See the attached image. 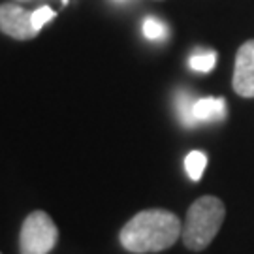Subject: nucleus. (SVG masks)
Masks as SVG:
<instances>
[{
	"instance_id": "20e7f679",
	"label": "nucleus",
	"mask_w": 254,
	"mask_h": 254,
	"mask_svg": "<svg viewBox=\"0 0 254 254\" xmlns=\"http://www.w3.org/2000/svg\"><path fill=\"white\" fill-rule=\"evenodd\" d=\"M0 32L15 40H32L38 34L32 27V11L15 4H0Z\"/></svg>"
},
{
	"instance_id": "6e6552de",
	"label": "nucleus",
	"mask_w": 254,
	"mask_h": 254,
	"mask_svg": "<svg viewBox=\"0 0 254 254\" xmlns=\"http://www.w3.org/2000/svg\"><path fill=\"white\" fill-rule=\"evenodd\" d=\"M205 166H207V154L201 153V151H192L185 158V170L192 181H200Z\"/></svg>"
},
{
	"instance_id": "9b49d317",
	"label": "nucleus",
	"mask_w": 254,
	"mask_h": 254,
	"mask_svg": "<svg viewBox=\"0 0 254 254\" xmlns=\"http://www.w3.org/2000/svg\"><path fill=\"white\" fill-rule=\"evenodd\" d=\"M55 17V11L49 6H40L36 11H32V27L36 28L38 32L46 27L47 21H51Z\"/></svg>"
},
{
	"instance_id": "f257e3e1",
	"label": "nucleus",
	"mask_w": 254,
	"mask_h": 254,
	"mask_svg": "<svg viewBox=\"0 0 254 254\" xmlns=\"http://www.w3.org/2000/svg\"><path fill=\"white\" fill-rule=\"evenodd\" d=\"M181 218L166 209H145L123 226L119 241L132 254L162 253L181 237Z\"/></svg>"
},
{
	"instance_id": "7ed1b4c3",
	"label": "nucleus",
	"mask_w": 254,
	"mask_h": 254,
	"mask_svg": "<svg viewBox=\"0 0 254 254\" xmlns=\"http://www.w3.org/2000/svg\"><path fill=\"white\" fill-rule=\"evenodd\" d=\"M59 243V228L46 211H32L21 226V254H49Z\"/></svg>"
},
{
	"instance_id": "0eeeda50",
	"label": "nucleus",
	"mask_w": 254,
	"mask_h": 254,
	"mask_svg": "<svg viewBox=\"0 0 254 254\" xmlns=\"http://www.w3.org/2000/svg\"><path fill=\"white\" fill-rule=\"evenodd\" d=\"M194 94L190 91H177L175 94V109H177V119L181 121L183 127L187 128H192L198 125V121L194 119Z\"/></svg>"
},
{
	"instance_id": "9d476101",
	"label": "nucleus",
	"mask_w": 254,
	"mask_h": 254,
	"mask_svg": "<svg viewBox=\"0 0 254 254\" xmlns=\"http://www.w3.org/2000/svg\"><path fill=\"white\" fill-rule=\"evenodd\" d=\"M143 34H145L147 40H164L166 34H168V28L164 25L162 21H158V19L154 17H145L143 19Z\"/></svg>"
},
{
	"instance_id": "39448f33",
	"label": "nucleus",
	"mask_w": 254,
	"mask_h": 254,
	"mask_svg": "<svg viewBox=\"0 0 254 254\" xmlns=\"http://www.w3.org/2000/svg\"><path fill=\"white\" fill-rule=\"evenodd\" d=\"M232 87L241 98H254V40L237 49Z\"/></svg>"
},
{
	"instance_id": "f03ea898",
	"label": "nucleus",
	"mask_w": 254,
	"mask_h": 254,
	"mask_svg": "<svg viewBox=\"0 0 254 254\" xmlns=\"http://www.w3.org/2000/svg\"><path fill=\"white\" fill-rule=\"evenodd\" d=\"M224 217H226V207L222 200H218L215 196L198 198L189 207L185 217L181 232L185 247L194 253L207 249L211 241L217 237L218 230L222 228Z\"/></svg>"
},
{
	"instance_id": "f8f14e48",
	"label": "nucleus",
	"mask_w": 254,
	"mask_h": 254,
	"mask_svg": "<svg viewBox=\"0 0 254 254\" xmlns=\"http://www.w3.org/2000/svg\"><path fill=\"white\" fill-rule=\"evenodd\" d=\"M0 254H2V253H0Z\"/></svg>"
},
{
	"instance_id": "423d86ee",
	"label": "nucleus",
	"mask_w": 254,
	"mask_h": 254,
	"mask_svg": "<svg viewBox=\"0 0 254 254\" xmlns=\"http://www.w3.org/2000/svg\"><path fill=\"white\" fill-rule=\"evenodd\" d=\"M226 117V102L220 96L198 98L194 104V119L198 123H215Z\"/></svg>"
},
{
	"instance_id": "1a4fd4ad",
	"label": "nucleus",
	"mask_w": 254,
	"mask_h": 254,
	"mask_svg": "<svg viewBox=\"0 0 254 254\" xmlns=\"http://www.w3.org/2000/svg\"><path fill=\"white\" fill-rule=\"evenodd\" d=\"M190 68L194 72H200V73H209L215 64H217V53L213 49H205V51H198L196 55H192L190 61Z\"/></svg>"
}]
</instances>
